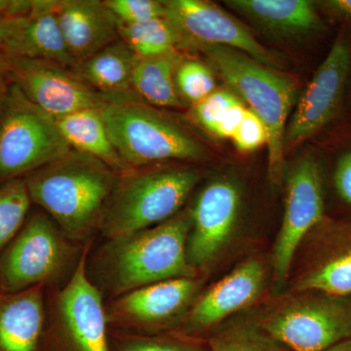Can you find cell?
Segmentation results:
<instances>
[{
    "label": "cell",
    "mask_w": 351,
    "mask_h": 351,
    "mask_svg": "<svg viewBox=\"0 0 351 351\" xmlns=\"http://www.w3.org/2000/svg\"><path fill=\"white\" fill-rule=\"evenodd\" d=\"M119 175L98 159L71 149L24 180L32 202L69 239L85 242L101 230Z\"/></svg>",
    "instance_id": "6da1fadb"
},
{
    "label": "cell",
    "mask_w": 351,
    "mask_h": 351,
    "mask_svg": "<svg viewBox=\"0 0 351 351\" xmlns=\"http://www.w3.org/2000/svg\"><path fill=\"white\" fill-rule=\"evenodd\" d=\"M191 215L182 213L160 225L108 239L94 260L97 288L112 299L180 277H196L188 258Z\"/></svg>",
    "instance_id": "7a4b0ae2"
},
{
    "label": "cell",
    "mask_w": 351,
    "mask_h": 351,
    "mask_svg": "<svg viewBox=\"0 0 351 351\" xmlns=\"http://www.w3.org/2000/svg\"><path fill=\"white\" fill-rule=\"evenodd\" d=\"M197 51L208 58L228 86L265 124L269 137V178L277 184L282 176L286 122L295 103V80L232 48L208 45Z\"/></svg>",
    "instance_id": "3957f363"
},
{
    "label": "cell",
    "mask_w": 351,
    "mask_h": 351,
    "mask_svg": "<svg viewBox=\"0 0 351 351\" xmlns=\"http://www.w3.org/2000/svg\"><path fill=\"white\" fill-rule=\"evenodd\" d=\"M200 178L191 168L125 171L108 201L101 233L107 239H119L172 219Z\"/></svg>",
    "instance_id": "277c9868"
},
{
    "label": "cell",
    "mask_w": 351,
    "mask_h": 351,
    "mask_svg": "<svg viewBox=\"0 0 351 351\" xmlns=\"http://www.w3.org/2000/svg\"><path fill=\"white\" fill-rule=\"evenodd\" d=\"M101 112L117 154L129 169L168 160H197L199 143L129 93L105 96Z\"/></svg>",
    "instance_id": "5b68a950"
},
{
    "label": "cell",
    "mask_w": 351,
    "mask_h": 351,
    "mask_svg": "<svg viewBox=\"0 0 351 351\" xmlns=\"http://www.w3.org/2000/svg\"><path fill=\"white\" fill-rule=\"evenodd\" d=\"M88 247L68 282L49 295L41 351H110L103 295L88 276Z\"/></svg>",
    "instance_id": "8992f818"
},
{
    "label": "cell",
    "mask_w": 351,
    "mask_h": 351,
    "mask_svg": "<svg viewBox=\"0 0 351 351\" xmlns=\"http://www.w3.org/2000/svg\"><path fill=\"white\" fill-rule=\"evenodd\" d=\"M71 149L54 117L10 82L0 108V182L24 178Z\"/></svg>",
    "instance_id": "52a82bcc"
},
{
    "label": "cell",
    "mask_w": 351,
    "mask_h": 351,
    "mask_svg": "<svg viewBox=\"0 0 351 351\" xmlns=\"http://www.w3.org/2000/svg\"><path fill=\"white\" fill-rule=\"evenodd\" d=\"M73 242L48 215H32L0 254V292L54 282L73 262Z\"/></svg>",
    "instance_id": "ba28073f"
},
{
    "label": "cell",
    "mask_w": 351,
    "mask_h": 351,
    "mask_svg": "<svg viewBox=\"0 0 351 351\" xmlns=\"http://www.w3.org/2000/svg\"><path fill=\"white\" fill-rule=\"evenodd\" d=\"M304 293L270 313L261 329L290 351H325L351 339V295Z\"/></svg>",
    "instance_id": "9c48e42d"
},
{
    "label": "cell",
    "mask_w": 351,
    "mask_h": 351,
    "mask_svg": "<svg viewBox=\"0 0 351 351\" xmlns=\"http://www.w3.org/2000/svg\"><path fill=\"white\" fill-rule=\"evenodd\" d=\"M163 2L165 18L179 34L181 47L197 50L201 46H225L269 68H279L278 59L243 24L218 6L201 0Z\"/></svg>",
    "instance_id": "30bf717a"
},
{
    "label": "cell",
    "mask_w": 351,
    "mask_h": 351,
    "mask_svg": "<svg viewBox=\"0 0 351 351\" xmlns=\"http://www.w3.org/2000/svg\"><path fill=\"white\" fill-rule=\"evenodd\" d=\"M351 69V36L343 29L300 99L286 129L284 149L301 145L336 117Z\"/></svg>",
    "instance_id": "8fae6325"
},
{
    "label": "cell",
    "mask_w": 351,
    "mask_h": 351,
    "mask_svg": "<svg viewBox=\"0 0 351 351\" xmlns=\"http://www.w3.org/2000/svg\"><path fill=\"white\" fill-rule=\"evenodd\" d=\"M7 76L32 103L51 117H64L89 108H101L105 96L63 64L45 60L9 57Z\"/></svg>",
    "instance_id": "7c38bea8"
},
{
    "label": "cell",
    "mask_w": 351,
    "mask_h": 351,
    "mask_svg": "<svg viewBox=\"0 0 351 351\" xmlns=\"http://www.w3.org/2000/svg\"><path fill=\"white\" fill-rule=\"evenodd\" d=\"M196 277L149 284L114 298L106 306L108 327L130 334L156 335L188 311L199 289Z\"/></svg>",
    "instance_id": "4fadbf2b"
},
{
    "label": "cell",
    "mask_w": 351,
    "mask_h": 351,
    "mask_svg": "<svg viewBox=\"0 0 351 351\" xmlns=\"http://www.w3.org/2000/svg\"><path fill=\"white\" fill-rule=\"evenodd\" d=\"M323 184L322 165L311 154L302 156L289 174L282 226L272 257L277 282L282 283L287 278L302 239L323 218Z\"/></svg>",
    "instance_id": "5bb4252c"
},
{
    "label": "cell",
    "mask_w": 351,
    "mask_h": 351,
    "mask_svg": "<svg viewBox=\"0 0 351 351\" xmlns=\"http://www.w3.org/2000/svg\"><path fill=\"white\" fill-rule=\"evenodd\" d=\"M239 203V189L228 181H215L201 191L191 211L188 239L189 262L193 269L209 265L230 241Z\"/></svg>",
    "instance_id": "9a60e30c"
},
{
    "label": "cell",
    "mask_w": 351,
    "mask_h": 351,
    "mask_svg": "<svg viewBox=\"0 0 351 351\" xmlns=\"http://www.w3.org/2000/svg\"><path fill=\"white\" fill-rule=\"evenodd\" d=\"M265 281V269L249 260L212 286L195 302L184 322V335H195L213 327L230 314L257 299Z\"/></svg>",
    "instance_id": "2e32d148"
},
{
    "label": "cell",
    "mask_w": 351,
    "mask_h": 351,
    "mask_svg": "<svg viewBox=\"0 0 351 351\" xmlns=\"http://www.w3.org/2000/svg\"><path fill=\"white\" fill-rule=\"evenodd\" d=\"M54 12L76 64L119 39L120 23L99 0H54Z\"/></svg>",
    "instance_id": "e0dca14e"
},
{
    "label": "cell",
    "mask_w": 351,
    "mask_h": 351,
    "mask_svg": "<svg viewBox=\"0 0 351 351\" xmlns=\"http://www.w3.org/2000/svg\"><path fill=\"white\" fill-rule=\"evenodd\" d=\"M46 317L45 286L0 292V351H41Z\"/></svg>",
    "instance_id": "ac0fdd59"
},
{
    "label": "cell",
    "mask_w": 351,
    "mask_h": 351,
    "mask_svg": "<svg viewBox=\"0 0 351 351\" xmlns=\"http://www.w3.org/2000/svg\"><path fill=\"white\" fill-rule=\"evenodd\" d=\"M7 58L45 60L75 69L54 12V0H34L31 12L9 38Z\"/></svg>",
    "instance_id": "d6986e66"
},
{
    "label": "cell",
    "mask_w": 351,
    "mask_h": 351,
    "mask_svg": "<svg viewBox=\"0 0 351 351\" xmlns=\"http://www.w3.org/2000/svg\"><path fill=\"white\" fill-rule=\"evenodd\" d=\"M226 4L278 36H304L324 29L315 2L308 0H230Z\"/></svg>",
    "instance_id": "ffe728a7"
},
{
    "label": "cell",
    "mask_w": 351,
    "mask_h": 351,
    "mask_svg": "<svg viewBox=\"0 0 351 351\" xmlns=\"http://www.w3.org/2000/svg\"><path fill=\"white\" fill-rule=\"evenodd\" d=\"M55 120L71 149L98 159L119 174L129 170L110 140L100 108H84Z\"/></svg>",
    "instance_id": "44dd1931"
},
{
    "label": "cell",
    "mask_w": 351,
    "mask_h": 351,
    "mask_svg": "<svg viewBox=\"0 0 351 351\" xmlns=\"http://www.w3.org/2000/svg\"><path fill=\"white\" fill-rule=\"evenodd\" d=\"M136 58L119 38L76 64L75 71L104 96L129 93Z\"/></svg>",
    "instance_id": "7402d4cb"
},
{
    "label": "cell",
    "mask_w": 351,
    "mask_h": 351,
    "mask_svg": "<svg viewBox=\"0 0 351 351\" xmlns=\"http://www.w3.org/2000/svg\"><path fill=\"white\" fill-rule=\"evenodd\" d=\"M182 60L177 51L160 56L136 58L132 71V90L152 105L180 107L176 71Z\"/></svg>",
    "instance_id": "603a6c76"
},
{
    "label": "cell",
    "mask_w": 351,
    "mask_h": 351,
    "mask_svg": "<svg viewBox=\"0 0 351 351\" xmlns=\"http://www.w3.org/2000/svg\"><path fill=\"white\" fill-rule=\"evenodd\" d=\"M119 38L140 58L160 56L181 47L179 34L165 17L135 25H120Z\"/></svg>",
    "instance_id": "cb8c5ba5"
},
{
    "label": "cell",
    "mask_w": 351,
    "mask_h": 351,
    "mask_svg": "<svg viewBox=\"0 0 351 351\" xmlns=\"http://www.w3.org/2000/svg\"><path fill=\"white\" fill-rule=\"evenodd\" d=\"M300 292L351 295V248L339 252L311 270L298 283Z\"/></svg>",
    "instance_id": "d4e9b609"
},
{
    "label": "cell",
    "mask_w": 351,
    "mask_h": 351,
    "mask_svg": "<svg viewBox=\"0 0 351 351\" xmlns=\"http://www.w3.org/2000/svg\"><path fill=\"white\" fill-rule=\"evenodd\" d=\"M32 203L24 178L2 182L0 186V254L22 230Z\"/></svg>",
    "instance_id": "484cf974"
},
{
    "label": "cell",
    "mask_w": 351,
    "mask_h": 351,
    "mask_svg": "<svg viewBox=\"0 0 351 351\" xmlns=\"http://www.w3.org/2000/svg\"><path fill=\"white\" fill-rule=\"evenodd\" d=\"M110 351H205L184 337L130 334L110 329Z\"/></svg>",
    "instance_id": "4316f807"
},
{
    "label": "cell",
    "mask_w": 351,
    "mask_h": 351,
    "mask_svg": "<svg viewBox=\"0 0 351 351\" xmlns=\"http://www.w3.org/2000/svg\"><path fill=\"white\" fill-rule=\"evenodd\" d=\"M210 351H290L262 329L237 326L221 332L209 341Z\"/></svg>",
    "instance_id": "83f0119b"
},
{
    "label": "cell",
    "mask_w": 351,
    "mask_h": 351,
    "mask_svg": "<svg viewBox=\"0 0 351 351\" xmlns=\"http://www.w3.org/2000/svg\"><path fill=\"white\" fill-rule=\"evenodd\" d=\"M176 86L180 97L195 106L216 91V80L204 64L182 59L176 71Z\"/></svg>",
    "instance_id": "f1b7e54d"
},
{
    "label": "cell",
    "mask_w": 351,
    "mask_h": 351,
    "mask_svg": "<svg viewBox=\"0 0 351 351\" xmlns=\"http://www.w3.org/2000/svg\"><path fill=\"white\" fill-rule=\"evenodd\" d=\"M108 10L120 25H135L165 17L163 1L156 0H106Z\"/></svg>",
    "instance_id": "f546056e"
},
{
    "label": "cell",
    "mask_w": 351,
    "mask_h": 351,
    "mask_svg": "<svg viewBox=\"0 0 351 351\" xmlns=\"http://www.w3.org/2000/svg\"><path fill=\"white\" fill-rule=\"evenodd\" d=\"M240 101L228 90H216L197 105L195 106V117L203 128L213 133L215 128L232 106Z\"/></svg>",
    "instance_id": "4dcf8cb0"
},
{
    "label": "cell",
    "mask_w": 351,
    "mask_h": 351,
    "mask_svg": "<svg viewBox=\"0 0 351 351\" xmlns=\"http://www.w3.org/2000/svg\"><path fill=\"white\" fill-rule=\"evenodd\" d=\"M232 140L239 152H251L265 144L267 145L269 137L262 120L247 108L243 120Z\"/></svg>",
    "instance_id": "1f68e13d"
},
{
    "label": "cell",
    "mask_w": 351,
    "mask_h": 351,
    "mask_svg": "<svg viewBox=\"0 0 351 351\" xmlns=\"http://www.w3.org/2000/svg\"><path fill=\"white\" fill-rule=\"evenodd\" d=\"M346 145L335 156L332 182L339 199L351 208V141Z\"/></svg>",
    "instance_id": "d6a6232c"
},
{
    "label": "cell",
    "mask_w": 351,
    "mask_h": 351,
    "mask_svg": "<svg viewBox=\"0 0 351 351\" xmlns=\"http://www.w3.org/2000/svg\"><path fill=\"white\" fill-rule=\"evenodd\" d=\"M246 110L247 108H245L240 101L232 106L226 112L223 120L219 122L218 126L215 128L214 135L218 136L219 138H232L243 120Z\"/></svg>",
    "instance_id": "836d02e7"
},
{
    "label": "cell",
    "mask_w": 351,
    "mask_h": 351,
    "mask_svg": "<svg viewBox=\"0 0 351 351\" xmlns=\"http://www.w3.org/2000/svg\"><path fill=\"white\" fill-rule=\"evenodd\" d=\"M315 5L334 19L351 25V0H325Z\"/></svg>",
    "instance_id": "e575fe53"
},
{
    "label": "cell",
    "mask_w": 351,
    "mask_h": 351,
    "mask_svg": "<svg viewBox=\"0 0 351 351\" xmlns=\"http://www.w3.org/2000/svg\"><path fill=\"white\" fill-rule=\"evenodd\" d=\"M22 19L23 18L0 17V68L5 66L7 43Z\"/></svg>",
    "instance_id": "d590c367"
},
{
    "label": "cell",
    "mask_w": 351,
    "mask_h": 351,
    "mask_svg": "<svg viewBox=\"0 0 351 351\" xmlns=\"http://www.w3.org/2000/svg\"><path fill=\"white\" fill-rule=\"evenodd\" d=\"M17 0H0V17L16 18Z\"/></svg>",
    "instance_id": "8d00e7d4"
},
{
    "label": "cell",
    "mask_w": 351,
    "mask_h": 351,
    "mask_svg": "<svg viewBox=\"0 0 351 351\" xmlns=\"http://www.w3.org/2000/svg\"><path fill=\"white\" fill-rule=\"evenodd\" d=\"M9 83H10V80L7 76L5 66H1L0 68V108H1L2 101L5 96Z\"/></svg>",
    "instance_id": "74e56055"
},
{
    "label": "cell",
    "mask_w": 351,
    "mask_h": 351,
    "mask_svg": "<svg viewBox=\"0 0 351 351\" xmlns=\"http://www.w3.org/2000/svg\"><path fill=\"white\" fill-rule=\"evenodd\" d=\"M325 351H351V339L343 341V343L332 346V348H329V350Z\"/></svg>",
    "instance_id": "f35d334b"
}]
</instances>
